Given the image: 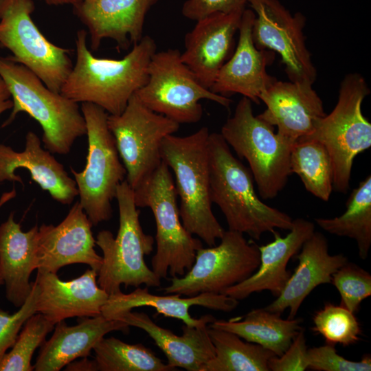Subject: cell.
I'll list each match as a JSON object with an SVG mask.
<instances>
[{"mask_svg":"<svg viewBox=\"0 0 371 371\" xmlns=\"http://www.w3.org/2000/svg\"><path fill=\"white\" fill-rule=\"evenodd\" d=\"M87 35L85 30L76 34V63L60 93L78 103H93L109 115H120L147 82L148 65L157 52L155 41L143 36L122 58H101L88 49Z\"/></svg>","mask_w":371,"mask_h":371,"instance_id":"cell-1","label":"cell"},{"mask_svg":"<svg viewBox=\"0 0 371 371\" xmlns=\"http://www.w3.org/2000/svg\"><path fill=\"white\" fill-rule=\"evenodd\" d=\"M208 153L211 201L221 210L229 230L260 240L266 232L292 228L290 216L260 199L250 170L234 156L221 133H210Z\"/></svg>","mask_w":371,"mask_h":371,"instance_id":"cell-2","label":"cell"},{"mask_svg":"<svg viewBox=\"0 0 371 371\" xmlns=\"http://www.w3.org/2000/svg\"><path fill=\"white\" fill-rule=\"evenodd\" d=\"M208 128L203 126L187 136H166L161 156L175 177L180 199L179 215L184 227L209 246L216 245L225 229L212 210L210 186Z\"/></svg>","mask_w":371,"mask_h":371,"instance_id":"cell-3","label":"cell"},{"mask_svg":"<svg viewBox=\"0 0 371 371\" xmlns=\"http://www.w3.org/2000/svg\"><path fill=\"white\" fill-rule=\"evenodd\" d=\"M0 77L13 102L11 114L2 126L10 124L19 113L25 112L42 128L45 148L59 155L69 153L75 141L87 134L78 102L51 91L24 65L0 57Z\"/></svg>","mask_w":371,"mask_h":371,"instance_id":"cell-4","label":"cell"},{"mask_svg":"<svg viewBox=\"0 0 371 371\" xmlns=\"http://www.w3.org/2000/svg\"><path fill=\"white\" fill-rule=\"evenodd\" d=\"M115 199L119 209L117 236L101 230L95 239L103 254L98 285L109 295L121 291L122 284L126 288L142 284L148 288L159 286L161 279L144 260V256L153 251L155 240L142 229L134 190L126 179L117 187Z\"/></svg>","mask_w":371,"mask_h":371,"instance_id":"cell-5","label":"cell"},{"mask_svg":"<svg viewBox=\"0 0 371 371\" xmlns=\"http://www.w3.org/2000/svg\"><path fill=\"white\" fill-rule=\"evenodd\" d=\"M370 93L362 75L346 74L333 110L317 122L311 134L297 142L315 141L326 147L333 164V189L338 192L349 190L355 158L371 146V124L361 111Z\"/></svg>","mask_w":371,"mask_h":371,"instance_id":"cell-6","label":"cell"},{"mask_svg":"<svg viewBox=\"0 0 371 371\" xmlns=\"http://www.w3.org/2000/svg\"><path fill=\"white\" fill-rule=\"evenodd\" d=\"M137 207L151 210L156 224V251L152 270L161 278L181 277L192 267L202 242L183 225L170 169L162 161L133 189Z\"/></svg>","mask_w":371,"mask_h":371,"instance_id":"cell-7","label":"cell"},{"mask_svg":"<svg viewBox=\"0 0 371 371\" xmlns=\"http://www.w3.org/2000/svg\"><path fill=\"white\" fill-rule=\"evenodd\" d=\"M221 135L238 157L245 159L263 199H272L285 187L289 176L293 144L274 132L273 126L254 115L252 102L243 96Z\"/></svg>","mask_w":371,"mask_h":371,"instance_id":"cell-8","label":"cell"},{"mask_svg":"<svg viewBox=\"0 0 371 371\" xmlns=\"http://www.w3.org/2000/svg\"><path fill=\"white\" fill-rule=\"evenodd\" d=\"M88 154L85 169L71 172L80 197V203L93 225L112 217L111 201L119 185L126 179V170L122 161L115 138L107 124L108 113L100 106L82 102Z\"/></svg>","mask_w":371,"mask_h":371,"instance_id":"cell-9","label":"cell"},{"mask_svg":"<svg viewBox=\"0 0 371 371\" xmlns=\"http://www.w3.org/2000/svg\"><path fill=\"white\" fill-rule=\"evenodd\" d=\"M148 80L135 95L151 111L178 124L199 122L203 115L201 100L229 108L232 100L205 87L181 60L176 49L156 52L148 67Z\"/></svg>","mask_w":371,"mask_h":371,"instance_id":"cell-10","label":"cell"},{"mask_svg":"<svg viewBox=\"0 0 371 371\" xmlns=\"http://www.w3.org/2000/svg\"><path fill=\"white\" fill-rule=\"evenodd\" d=\"M32 0H0V46L10 60L34 72L51 91L60 93L73 64L70 50L57 46L41 33L32 19Z\"/></svg>","mask_w":371,"mask_h":371,"instance_id":"cell-11","label":"cell"},{"mask_svg":"<svg viewBox=\"0 0 371 371\" xmlns=\"http://www.w3.org/2000/svg\"><path fill=\"white\" fill-rule=\"evenodd\" d=\"M218 245L200 248L194 262L181 277H172L165 293L192 297L202 293L223 294L254 273L260 264L258 246L243 234L227 230Z\"/></svg>","mask_w":371,"mask_h":371,"instance_id":"cell-12","label":"cell"},{"mask_svg":"<svg viewBox=\"0 0 371 371\" xmlns=\"http://www.w3.org/2000/svg\"><path fill=\"white\" fill-rule=\"evenodd\" d=\"M107 124L133 189L161 164L162 141L180 125L145 106L135 94L121 114L108 115Z\"/></svg>","mask_w":371,"mask_h":371,"instance_id":"cell-13","label":"cell"},{"mask_svg":"<svg viewBox=\"0 0 371 371\" xmlns=\"http://www.w3.org/2000/svg\"><path fill=\"white\" fill-rule=\"evenodd\" d=\"M255 13L251 35L256 47L279 54L290 81L313 85L317 70L306 47V17L291 14L278 0H249Z\"/></svg>","mask_w":371,"mask_h":371,"instance_id":"cell-14","label":"cell"},{"mask_svg":"<svg viewBox=\"0 0 371 371\" xmlns=\"http://www.w3.org/2000/svg\"><path fill=\"white\" fill-rule=\"evenodd\" d=\"M92 225L79 201L58 225H41L38 234V272L56 273L61 267L72 264H86L98 272L102 256L94 249Z\"/></svg>","mask_w":371,"mask_h":371,"instance_id":"cell-15","label":"cell"},{"mask_svg":"<svg viewBox=\"0 0 371 371\" xmlns=\"http://www.w3.org/2000/svg\"><path fill=\"white\" fill-rule=\"evenodd\" d=\"M255 13L245 9L238 29L236 47L219 70L210 90L227 97L239 93L259 104L260 95L277 79L267 72V67L275 58V53L260 49L251 35Z\"/></svg>","mask_w":371,"mask_h":371,"instance_id":"cell-16","label":"cell"},{"mask_svg":"<svg viewBox=\"0 0 371 371\" xmlns=\"http://www.w3.org/2000/svg\"><path fill=\"white\" fill-rule=\"evenodd\" d=\"M267 106L257 116L277 126V134L284 140L295 144L308 135L317 122L324 117L322 99L313 85L275 80L260 97Z\"/></svg>","mask_w":371,"mask_h":371,"instance_id":"cell-17","label":"cell"},{"mask_svg":"<svg viewBox=\"0 0 371 371\" xmlns=\"http://www.w3.org/2000/svg\"><path fill=\"white\" fill-rule=\"evenodd\" d=\"M244 10L209 15L197 21L185 36L181 60L209 89L234 52V37Z\"/></svg>","mask_w":371,"mask_h":371,"instance_id":"cell-18","label":"cell"},{"mask_svg":"<svg viewBox=\"0 0 371 371\" xmlns=\"http://www.w3.org/2000/svg\"><path fill=\"white\" fill-rule=\"evenodd\" d=\"M158 1L78 0L73 7L88 30L92 50H97L105 38L126 49L143 37L146 16Z\"/></svg>","mask_w":371,"mask_h":371,"instance_id":"cell-19","label":"cell"},{"mask_svg":"<svg viewBox=\"0 0 371 371\" xmlns=\"http://www.w3.org/2000/svg\"><path fill=\"white\" fill-rule=\"evenodd\" d=\"M98 272L87 269L80 277L61 280L56 273L37 272L36 311L53 324L73 317L101 315L109 294L98 283Z\"/></svg>","mask_w":371,"mask_h":371,"instance_id":"cell-20","label":"cell"},{"mask_svg":"<svg viewBox=\"0 0 371 371\" xmlns=\"http://www.w3.org/2000/svg\"><path fill=\"white\" fill-rule=\"evenodd\" d=\"M289 231L284 237L275 231L272 242L258 246L260 264L257 270L243 282L226 289L223 294L240 300L254 293L269 291L278 297L291 275L287 269L289 260L315 232V225L304 218H295Z\"/></svg>","mask_w":371,"mask_h":371,"instance_id":"cell-21","label":"cell"},{"mask_svg":"<svg viewBox=\"0 0 371 371\" xmlns=\"http://www.w3.org/2000/svg\"><path fill=\"white\" fill-rule=\"evenodd\" d=\"M296 258L298 265L284 289L265 307L280 315L289 309V319L296 316L304 300L315 288L331 283L333 273L348 262V258L341 254L330 255L326 238L315 231L304 242Z\"/></svg>","mask_w":371,"mask_h":371,"instance_id":"cell-22","label":"cell"},{"mask_svg":"<svg viewBox=\"0 0 371 371\" xmlns=\"http://www.w3.org/2000/svg\"><path fill=\"white\" fill-rule=\"evenodd\" d=\"M21 168L27 170L32 180L62 204H71L78 195L74 179L49 150L41 147L40 138L32 131L27 133L25 149L21 152L0 144V182L23 183L22 179L15 174V170Z\"/></svg>","mask_w":371,"mask_h":371,"instance_id":"cell-23","label":"cell"},{"mask_svg":"<svg viewBox=\"0 0 371 371\" xmlns=\"http://www.w3.org/2000/svg\"><path fill=\"white\" fill-rule=\"evenodd\" d=\"M238 300L225 294L202 293L192 297H181L177 293L172 295L152 294L148 287H137L133 292L124 293L121 291L110 294L102 308L101 315L114 319L117 316L132 311L134 308L148 306L156 310L157 314L181 320L188 326L211 324L216 318L204 315L199 319L192 317L189 312L192 306H201L209 309L229 312L235 309Z\"/></svg>","mask_w":371,"mask_h":371,"instance_id":"cell-24","label":"cell"},{"mask_svg":"<svg viewBox=\"0 0 371 371\" xmlns=\"http://www.w3.org/2000/svg\"><path fill=\"white\" fill-rule=\"evenodd\" d=\"M75 326L63 320L56 324L52 336L41 345L34 370L59 371L80 357H87L98 342L112 331L129 332V326L100 315L83 317Z\"/></svg>","mask_w":371,"mask_h":371,"instance_id":"cell-25","label":"cell"},{"mask_svg":"<svg viewBox=\"0 0 371 371\" xmlns=\"http://www.w3.org/2000/svg\"><path fill=\"white\" fill-rule=\"evenodd\" d=\"M114 319L144 330L153 339L167 359L173 370L201 371L203 366L214 357V347L208 334L209 324L182 326L183 334L177 335L156 324L145 313L127 311Z\"/></svg>","mask_w":371,"mask_h":371,"instance_id":"cell-26","label":"cell"},{"mask_svg":"<svg viewBox=\"0 0 371 371\" xmlns=\"http://www.w3.org/2000/svg\"><path fill=\"white\" fill-rule=\"evenodd\" d=\"M38 234L37 225L23 232L14 212L0 225V273L6 298L16 307L24 303L32 289L30 278L38 268Z\"/></svg>","mask_w":371,"mask_h":371,"instance_id":"cell-27","label":"cell"},{"mask_svg":"<svg viewBox=\"0 0 371 371\" xmlns=\"http://www.w3.org/2000/svg\"><path fill=\"white\" fill-rule=\"evenodd\" d=\"M302 318L282 319L281 315L265 308L253 309L241 320L216 319L209 324L214 328L232 332L243 339L269 350L276 356L282 355L302 328Z\"/></svg>","mask_w":371,"mask_h":371,"instance_id":"cell-28","label":"cell"},{"mask_svg":"<svg viewBox=\"0 0 371 371\" xmlns=\"http://www.w3.org/2000/svg\"><path fill=\"white\" fill-rule=\"evenodd\" d=\"M346 207V211L339 216L316 218L315 221L328 233L354 239L359 257L366 260L371 246V175L352 190Z\"/></svg>","mask_w":371,"mask_h":371,"instance_id":"cell-29","label":"cell"},{"mask_svg":"<svg viewBox=\"0 0 371 371\" xmlns=\"http://www.w3.org/2000/svg\"><path fill=\"white\" fill-rule=\"evenodd\" d=\"M215 354L201 371H269L275 355L262 346L243 341L237 335L208 326Z\"/></svg>","mask_w":371,"mask_h":371,"instance_id":"cell-30","label":"cell"},{"mask_svg":"<svg viewBox=\"0 0 371 371\" xmlns=\"http://www.w3.org/2000/svg\"><path fill=\"white\" fill-rule=\"evenodd\" d=\"M291 173L297 174L306 190L328 201L333 189V168L326 147L318 142H296L290 155Z\"/></svg>","mask_w":371,"mask_h":371,"instance_id":"cell-31","label":"cell"},{"mask_svg":"<svg viewBox=\"0 0 371 371\" xmlns=\"http://www.w3.org/2000/svg\"><path fill=\"white\" fill-rule=\"evenodd\" d=\"M93 350L100 371L173 370L142 344H130L113 337H104Z\"/></svg>","mask_w":371,"mask_h":371,"instance_id":"cell-32","label":"cell"},{"mask_svg":"<svg viewBox=\"0 0 371 371\" xmlns=\"http://www.w3.org/2000/svg\"><path fill=\"white\" fill-rule=\"evenodd\" d=\"M54 326L41 313L32 315L24 324L10 351L0 359V371L34 370L32 355Z\"/></svg>","mask_w":371,"mask_h":371,"instance_id":"cell-33","label":"cell"},{"mask_svg":"<svg viewBox=\"0 0 371 371\" xmlns=\"http://www.w3.org/2000/svg\"><path fill=\"white\" fill-rule=\"evenodd\" d=\"M312 330L326 344L348 346L360 340L361 329L355 313L341 305L326 303L313 315Z\"/></svg>","mask_w":371,"mask_h":371,"instance_id":"cell-34","label":"cell"},{"mask_svg":"<svg viewBox=\"0 0 371 371\" xmlns=\"http://www.w3.org/2000/svg\"><path fill=\"white\" fill-rule=\"evenodd\" d=\"M339 293L340 305L355 313L363 300L371 295V275L355 263L346 262L332 277Z\"/></svg>","mask_w":371,"mask_h":371,"instance_id":"cell-35","label":"cell"},{"mask_svg":"<svg viewBox=\"0 0 371 371\" xmlns=\"http://www.w3.org/2000/svg\"><path fill=\"white\" fill-rule=\"evenodd\" d=\"M308 369L317 371H370L371 357L366 355L360 361H350L339 355L329 344L308 348Z\"/></svg>","mask_w":371,"mask_h":371,"instance_id":"cell-36","label":"cell"},{"mask_svg":"<svg viewBox=\"0 0 371 371\" xmlns=\"http://www.w3.org/2000/svg\"><path fill=\"white\" fill-rule=\"evenodd\" d=\"M38 291L34 281L30 295L16 312L10 314L0 308V359L12 348L25 322L37 313Z\"/></svg>","mask_w":371,"mask_h":371,"instance_id":"cell-37","label":"cell"},{"mask_svg":"<svg viewBox=\"0 0 371 371\" xmlns=\"http://www.w3.org/2000/svg\"><path fill=\"white\" fill-rule=\"evenodd\" d=\"M307 346L304 329H301L291 344L280 356L271 357L268 363L272 371H304L308 369Z\"/></svg>","mask_w":371,"mask_h":371,"instance_id":"cell-38","label":"cell"},{"mask_svg":"<svg viewBox=\"0 0 371 371\" xmlns=\"http://www.w3.org/2000/svg\"><path fill=\"white\" fill-rule=\"evenodd\" d=\"M249 0H187L181 12L188 19L199 21L215 13L243 11Z\"/></svg>","mask_w":371,"mask_h":371,"instance_id":"cell-39","label":"cell"},{"mask_svg":"<svg viewBox=\"0 0 371 371\" xmlns=\"http://www.w3.org/2000/svg\"><path fill=\"white\" fill-rule=\"evenodd\" d=\"M65 370L74 371H97L98 367L95 360H89L87 357H83L79 361L71 362L66 366Z\"/></svg>","mask_w":371,"mask_h":371,"instance_id":"cell-40","label":"cell"},{"mask_svg":"<svg viewBox=\"0 0 371 371\" xmlns=\"http://www.w3.org/2000/svg\"><path fill=\"white\" fill-rule=\"evenodd\" d=\"M11 98V94L6 84L0 77V115L12 109L13 102Z\"/></svg>","mask_w":371,"mask_h":371,"instance_id":"cell-41","label":"cell"},{"mask_svg":"<svg viewBox=\"0 0 371 371\" xmlns=\"http://www.w3.org/2000/svg\"><path fill=\"white\" fill-rule=\"evenodd\" d=\"M47 4L50 5H59L65 4H75L78 0H43Z\"/></svg>","mask_w":371,"mask_h":371,"instance_id":"cell-42","label":"cell"},{"mask_svg":"<svg viewBox=\"0 0 371 371\" xmlns=\"http://www.w3.org/2000/svg\"><path fill=\"white\" fill-rule=\"evenodd\" d=\"M3 284H4V282H3V278H2L1 273H0V285Z\"/></svg>","mask_w":371,"mask_h":371,"instance_id":"cell-43","label":"cell"}]
</instances>
